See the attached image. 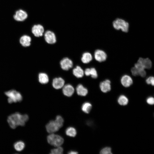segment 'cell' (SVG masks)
<instances>
[{
  "instance_id": "cell-26",
  "label": "cell",
  "mask_w": 154,
  "mask_h": 154,
  "mask_svg": "<svg viewBox=\"0 0 154 154\" xmlns=\"http://www.w3.org/2000/svg\"><path fill=\"white\" fill-rule=\"evenodd\" d=\"M118 102L121 105H126L128 102V100L126 97L124 95H121L118 98Z\"/></svg>"
},
{
  "instance_id": "cell-17",
  "label": "cell",
  "mask_w": 154,
  "mask_h": 154,
  "mask_svg": "<svg viewBox=\"0 0 154 154\" xmlns=\"http://www.w3.org/2000/svg\"><path fill=\"white\" fill-rule=\"evenodd\" d=\"M84 74L86 76L91 75L93 78H97L98 76L97 71L94 68H86L84 71Z\"/></svg>"
},
{
  "instance_id": "cell-8",
  "label": "cell",
  "mask_w": 154,
  "mask_h": 154,
  "mask_svg": "<svg viewBox=\"0 0 154 154\" xmlns=\"http://www.w3.org/2000/svg\"><path fill=\"white\" fill-rule=\"evenodd\" d=\"M47 131L49 133H52L58 131L60 128L54 121H50L46 125Z\"/></svg>"
},
{
  "instance_id": "cell-19",
  "label": "cell",
  "mask_w": 154,
  "mask_h": 154,
  "mask_svg": "<svg viewBox=\"0 0 154 154\" xmlns=\"http://www.w3.org/2000/svg\"><path fill=\"white\" fill-rule=\"evenodd\" d=\"M25 145L23 141L19 140L15 142L13 144L14 149L17 151H21L25 147Z\"/></svg>"
},
{
  "instance_id": "cell-22",
  "label": "cell",
  "mask_w": 154,
  "mask_h": 154,
  "mask_svg": "<svg viewBox=\"0 0 154 154\" xmlns=\"http://www.w3.org/2000/svg\"><path fill=\"white\" fill-rule=\"evenodd\" d=\"M92 59V56L91 53L89 52H85L82 54L81 60L83 63L86 64L90 62Z\"/></svg>"
},
{
  "instance_id": "cell-16",
  "label": "cell",
  "mask_w": 154,
  "mask_h": 154,
  "mask_svg": "<svg viewBox=\"0 0 154 154\" xmlns=\"http://www.w3.org/2000/svg\"><path fill=\"white\" fill-rule=\"evenodd\" d=\"M31 38L27 35H23L19 39V42L22 46L24 47H29L31 44Z\"/></svg>"
},
{
  "instance_id": "cell-27",
  "label": "cell",
  "mask_w": 154,
  "mask_h": 154,
  "mask_svg": "<svg viewBox=\"0 0 154 154\" xmlns=\"http://www.w3.org/2000/svg\"><path fill=\"white\" fill-rule=\"evenodd\" d=\"M54 121L60 128L63 126L64 120L61 116L60 115L57 116Z\"/></svg>"
},
{
  "instance_id": "cell-13",
  "label": "cell",
  "mask_w": 154,
  "mask_h": 154,
  "mask_svg": "<svg viewBox=\"0 0 154 154\" xmlns=\"http://www.w3.org/2000/svg\"><path fill=\"white\" fill-rule=\"evenodd\" d=\"M64 83V80L62 78H56L53 80L52 85L53 88L55 89H59L63 87Z\"/></svg>"
},
{
  "instance_id": "cell-23",
  "label": "cell",
  "mask_w": 154,
  "mask_h": 154,
  "mask_svg": "<svg viewBox=\"0 0 154 154\" xmlns=\"http://www.w3.org/2000/svg\"><path fill=\"white\" fill-rule=\"evenodd\" d=\"M137 70L139 75L142 77H144L146 75V72L145 69L139 63L137 62L135 63L134 66Z\"/></svg>"
},
{
  "instance_id": "cell-30",
  "label": "cell",
  "mask_w": 154,
  "mask_h": 154,
  "mask_svg": "<svg viewBox=\"0 0 154 154\" xmlns=\"http://www.w3.org/2000/svg\"><path fill=\"white\" fill-rule=\"evenodd\" d=\"M146 83L148 84H151L153 86L154 85V78L153 77L151 76L148 77L146 80Z\"/></svg>"
},
{
  "instance_id": "cell-6",
  "label": "cell",
  "mask_w": 154,
  "mask_h": 154,
  "mask_svg": "<svg viewBox=\"0 0 154 154\" xmlns=\"http://www.w3.org/2000/svg\"><path fill=\"white\" fill-rule=\"evenodd\" d=\"M28 15L25 11L19 9L17 11L13 16L15 20L18 21H23L25 20L27 17Z\"/></svg>"
},
{
  "instance_id": "cell-15",
  "label": "cell",
  "mask_w": 154,
  "mask_h": 154,
  "mask_svg": "<svg viewBox=\"0 0 154 154\" xmlns=\"http://www.w3.org/2000/svg\"><path fill=\"white\" fill-rule=\"evenodd\" d=\"M62 89L64 94L68 97L71 96L73 94L74 89L73 86L70 84L64 85Z\"/></svg>"
},
{
  "instance_id": "cell-29",
  "label": "cell",
  "mask_w": 154,
  "mask_h": 154,
  "mask_svg": "<svg viewBox=\"0 0 154 154\" xmlns=\"http://www.w3.org/2000/svg\"><path fill=\"white\" fill-rule=\"evenodd\" d=\"M101 154H112L111 149L110 147H105L103 148L100 151Z\"/></svg>"
},
{
  "instance_id": "cell-11",
  "label": "cell",
  "mask_w": 154,
  "mask_h": 154,
  "mask_svg": "<svg viewBox=\"0 0 154 154\" xmlns=\"http://www.w3.org/2000/svg\"><path fill=\"white\" fill-rule=\"evenodd\" d=\"M100 87L103 92L106 93L109 91L111 89L110 81L107 79L102 82L100 84Z\"/></svg>"
},
{
  "instance_id": "cell-7",
  "label": "cell",
  "mask_w": 154,
  "mask_h": 154,
  "mask_svg": "<svg viewBox=\"0 0 154 154\" xmlns=\"http://www.w3.org/2000/svg\"><path fill=\"white\" fill-rule=\"evenodd\" d=\"M46 41L49 44H53L56 42V38L55 34L50 31H46L44 34Z\"/></svg>"
},
{
  "instance_id": "cell-28",
  "label": "cell",
  "mask_w": 154,
  "mask_h": 154,
  "mask_svg": "<svg viewBox=\"0 0 154 154\" xmlns=\"http://www.w3.org/2000/svg\"><path fill=\"white\" fill-rule=\"evenodd\" d=\"M63 149L60 146L57 148L52 149L51 150L50 154H62L63 153Z\"/></svg>"
},
{
  "instance_id": "cell-9",
  "label": "cell",
  "mask_w": 154,
  "mask_h": 154,
  "mask_svg": "<svg viewBox=\"0 0 154 154\" xmlns=\"http://www.w3.org/2000/svg\"><path fill=\"white\" fill-rule=\"evenodd\" d=\"M32 32L34 35L37 37L42 36L44 31V28L40 24L34 25L32 28Z\"/></svg>"
},
{
  "instance_id": "cell-33",
  "label": "cell",
  "mask_w": 154,
  "mask_h": 154,
  "mask_svg": "<svg viewBox=\"0 0 154 154\" xmlns=\"http://www.w3.org/2000/svg\"><path fill=\"white\" fill-rule=\"evenodd\" d=\"M78 153L77 151H70L68 153L69 154H77Z\"/></svg>"
},
{
  "instance_id": "cell-20",
  "label": "cell",
  "mask_w": 154,
  "mask_h": 154,
  "mask_svg": "<svg viewBox=\"0 0 154 154\" xmlns=\"http://www.w3.org/2000/svg\"><path fill=\"white\" fill-rule=\"evenodd\" d=\"M73 73L77 78H81L83 76L84 72L80 67L77 66L73 69Z\"/></svg>"
},
{
  "instance_id": "cell-21",
  "label": "cell",
  "mask_w": 154,
  "mask_h": 154,
  "mask_svg": "<svg viewBox=\"0 0 154 154\" xmlns=\"http://www.w3.org/2000/svg\"><path fill=\"white\" fill-rule=\"evenodd\" d=\"M39 82L42 84L47 83L49 81V78L47 75L43 72L40 73L38 75Z\"/></svg>"
},
{
  "instance_id": "cell-3",
  "label": "cell",
  "mask_w": 154,
  "mask_h": 154,
  "mask_svg": "<svg viewBox=\"0 0 154 154\" xmlns=\"http://www.w3.org/2000/svg\"><path fill=\"white\" fill-rule=\"evenodd\" d=\"M48 143L55 147H59L63 143L64 140L60 136L53 133L49 135L47 137Z\"/></svg>"
},
{
  "instance_id": "cell-5",
  "label": "cell",
  "mask_w": 154,
  "mask_h": 154,
  "mask_svg": "<svg viewBox=\"0 0 154 154\" xmlns=\"http://www.w3.org/2000/svg\"><path fill=\"white\" fill-rule=\"evenodd\" d=\"M94 57L95 60L99 62H103L106 60L107 55L103 50L98 49L96 50L94 53Z\"/></svg>"
},
{
  "instance_id": "cell-31",
  "label": "cell",
  "mask_w": 154,
  "mask_h": 154,
  "mask_svg": "<svg viewBox=\"0 0 154 154\" xmlns=\"http://www.w3.org/2000/svg\"><path fill=\"white\" fill-rule=\"evenodd\" d=\"M131 71L132 74L134 76L139 75L138 71L137 69L135 67L132 68Z\"/></svg>"
},
{
  "instance_id": "cell-2",
  "label": "cell",
  "mask_w": 154,
  "mask_h": 154,
  "mask_svg": "<svg viewBox=\"0 0 154 154\" xmlns=\"http://www.w3.org/2000/svg\"><path fill=\"white\" fill-rule=\"evenodd\" d=\"M5 94L8 98L7 100L9 104L20 102L23 100V97L21 93L15 90L6 91Z\"/></svg>"
},
{
  "instance_id": "cell-14",
  "label": "cell",
  "mask_w": 154,
  "mask_h": 154,
  "mask_svg": "<svg viewBox=\"0 0 154 154\" xmlns=\"http://www.w3.org/2000/svg\"><path fill=\"white\" fill-rule=\"evenodd\" d=\"M121 82L124 87H128L133 84V81L132 78L129 76L125 75L121 77Z\"/></svg>"
},
{
  "instance_id": "cell-10",
  "label": "cell",
  "mask_w": 154,
  "mask_h": 154,
  "mask_svg": "<svg viewBox=\"0 0 154 154\" xmlns=\"http://www.w3.org/2000/svg\"><path fill=\"white\" fill-rule=\"evenodd\" d=\"M60 65L61 68L63 70H68L73 66V62L71 60L68 58H65L60 62Z\"/></svg>"
},
{
  "instance_id": "cell-1",
  "label": "cell",
  "mask_w": 154,
  "mask_h": 154,
  "mask_svg": "<svg viewBox=\"0 0 154 154\" xmlns=\"http://www.w3.org/2000/svg\"><path fill=\"white\" fill-rule=\"evenodd\" d=\"M29 119V117L27 114H21L19 112H16L9 116L7 121L10 127L12 129H15L18 126H24Z\"/></svg>"
},
{
  "instance_id": "cell-24",
  "label": "cell",
  "mask_w": 154,
  "mask_h": 154,
  "mask_svg": "<svg viewBox=\"0 0 154 154\" xmlns=\"http://www.w3.org/2000/svg\"><path fill=\"white\" fill-rule=\"evenodd\" d=\"M92 107V105L90 103L86 102L84 103L82 105L81 109L85 113L88 114L90 112Z\"/></svg>"
},
{
  "instance_id": "cell-32",
  "label": "cell",
  "mask_w": 154,
  "mask_h": 154,
  "mask_svg": "<svg viewBox=\"0 0 154 154\" xmlns=\"http://www.w3.org/2000/svg\"><path fill=\"white\" fill-rule=\"evenodd\" d=\"M147 103L150 105H153L154 103V99L153 97H149L147 100Z\"/></svg>"
},
{
  "instance_id": "cell-25",
  "label": "cell",
  "mask_w": 154,
  "mask_h": 154,
  "mask_svg": "<svg viewBox=\"0 0 154 154\" xmlns=\"http://www.w3.org/2000/svg\"><path fill=\"white\" fill-rule=\"evenodd\" d=\"M66 134L69 136L74 137L77 134L76 129L74 127H70L67 128L65 131Z\"/></svg>"
},
{
  "instance_id": "cell-18",
  "label": "cell",
  "mask_w": 154,
  "mask_h": 154,
  "mask_svg": "<svg viewBox=\"0 0 154 154\" xmlns=\"http://www.w3.org/2000/svg\"><path fill=\"white\" fill-rule=\"evenodd\" d=\"M76 91L77 94L81 96H85L88 93L87 89L81 84H79L77 86Z\"/></svg>"
},
{
  "instance_id": "cell-4",
  "label": "cell",
  "mask_w": 154,
  "mask_h": 154,
  "mask_svg": "<svg viewBox=\"0 0 154 154\" xmlns=\"http://www.w3.org/2000/svg\"><path fill=\"white\" fill-rule=\"evenodd\" d=\"M113 25L114 27L116 30L121 29L124 32H127L128 31L129 24L123 19H116L113 21Z\"/></svg>"
},
{
  "instance_id": "cell-12",
  "label": "cell",
  "mask_w": 154,
  "mask_h": 154,
  "mask_svg": "<svg viewBox=\"0 0 154 154\" xmlns=\"http://www.w3.org/2000/svg\"><path fill=\"white\" fill-rule=\"evenodd\" d=\"M137 62L140 64L145 69H149L151 68L152 63L151 60L149 58H139Z\"/></svg>"
}]
</instances>
